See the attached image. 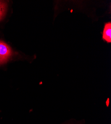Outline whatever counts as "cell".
<instances>
[{"mask_svg": "<svg viewBox=\"0 0 111 124\" xmlns=\"http://www.w3.org/2000/svg\"><path fill=\"white\" fill-rule=\"evenodd\" d=\"M15 54L11 47L0 40V65L7 63Z\"/></svg>", "mask_w": 111, "mask_h": 124, "instance_id": "obj_1", "label": "cell"}, {"mask_svg": "<svg viewBox=\"0 0 111 124\" xmlns=\"http://www.w3.org/2000/svg\"><path fill=\"white\" fill-rule=\"evenodd\" d=\"M7 4L5 1H0V22L4 18L7 11Z\"/></svg>", "mask_w": 111, "mask_h": 124, "instance_id": "obj_3", "label": "cell"}, {"mask_svg": "<svg viewBox=\"0 0 111 124\" xmlns=\"http://www.w3.org/2000/svg\"><path fill=\"white\" fill-rule=\"evenodd\" d=\"M103 39L108 42H111V23H109L105 24L104 32H103Z\"/></svg>", "mask_w": 111, "mask_h": 124, "instance_id": "obj_2", "label": "cell"}]
</instances>
